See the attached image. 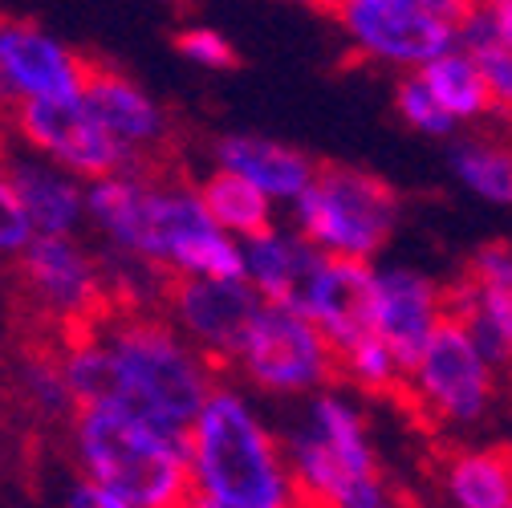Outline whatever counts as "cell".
I'll list each match as a JSON object with an SVG mask.
<instances>
[{"label": "cell", "instance_id": "obj_1", "mask_svg": "<svg viewBox=\"0 0 512 508\" xmlns=\"http://www.w3.org/2000/svg\"><path fill=\"white\" fill-rule=\"evenodd\" d=\"M86 326L110 346L118 362V399L110 407L155 423L191 448V423L212 395V358L191 350L163 317L139 313L135 305H106Z\"/></svg>", "mask_w": 512, "mask_h": 508}, {"label": "cell", "instance_id": "obj_2", "mask_svg": "<svg viewBox=\"0 0 512 508\" xmlns=\"http://www.w3.org/2000/svg\"><path fill=\"white\" fill-rule=\"evenodd\" d=\"M70 427L82 472L135 508H191L200 496L191 476V448L155 423L110 403H86Z\"/></svg>", "mask_w": 512, "mask_h": 508}, {"label": "cell", "instance_id": "obj_3", "mask_svg": "<svg viewBox=\"0 0 512 508\" xmlns=\"http://www.w3.org/2000/svg\"><path fill=\"white\" fill-rule=\"evenodd\" d=\"M196 492L228 508H297V480L281 443L232 391H212L191 423Z\"/></svg>", "mask_w": 512, "mask_h": 508}, {"label": "cell", "instance_id": "obj_4", "mask_svg": "<svg viewBox=\"0 0 512 508\" xmlns=\"http://www.w3.org/2000/svg\"><path fill=\"white\" fill-rule=\"evenodd\" d=\"M297 232H305L330 257L374 261L399 224V196L374 171L322 163L313 183L293 200Z\"/></svg>", "mask_w": 512, "mask_h": 508}, {"label": "cell", "instance_id": "obj_5", "mask_svg": "<svg viewBox=\"0 0 512 508\" xmlns=\"http://www.w3.org/2000/svg\"><path fill=\"white\" fill-rule=\"evenodd\" d=\"M472 9L476 0H338L334 21L358 57L411 74L460 45Z\"/></svg>", "mask_w": 512, "mask_h": 508}, {"label": "cell", "instance_id": "obj_6", "mask_svg": "<svg viewBox=\"0 0 512 508\" xmlns=\"http://www.w3.org/2000/svg\"><path fill=\"white\" fill-rule=\"evenodd\" d=\"M496 370L500 366L480 350L472 330L447 313V322L411 362L403 399L435 427L468 431L484 423L496 403Z\"/></svg>", "mask_w": 512, "mask_h": 508}, {"label": "cell", "instance_id": "obj_7", "mask_svg": "<svg viewBox=\"0 0 512 508\" xmlns=\"http://www.w3.org/2000/svg\"><path fill=\"white\" fill-rule=\"evenodd\" d=\"M236 366L261 391L305 395L326 387L338 374V350L330 346V338L309 313L289 309L281 301H261L240 342Z\"/></svg>", "mask_w": 512, "mask_h": 508}, {"label": "cell", "instance_id": "obj_8", "mask_svg": "<svg viewBox=\"0 0 512 508\" xmlns=\"http://www.w3.org/2000/svg\"><path fill=\"white\" fill-rule=\"evenodd\" d=\"M17 135L53 159L57 167H66L82 179H102L114 171H126L135 163V155L126 151L110 126L94 114L86 94L70 98H21L9 110Z\"/></svg>", "mask_w": 512, "mask_h": 508}, {"label": "cell", "instance_id": "obj_9", "mask_svg": "<svg viewBox=\"0 0 512 508\" xmlns=\"http://www.w3.org/2000/svg\"><path fill=\"white\" fill-rule=\"evenodd\" d=\"M21 285L41 317H57L78 330L106 309V289L98 265L70 240V232H37L21 252Z\"/></svg>", "mask_w": 512, "mask_h": 508}, {"label": "cell", "instance_id": "obj_10", "mask_svg": "<svg viewBox=\"0 0 512 508\" xmlns=\"http://www.w3.org/2000/svg\"><path fill=\"white\" fill-rule=\"evenodd\" d=\"M261 289L248 277H183L175 273L167 281V305L179 330L200 346L212 362H236L240 342L252 326L256 309H261Z\"/></svg>", "mask_w": 512, "mask_h": 508}, {"label": "cell", "instance_id": "obj_11", "mask_svg": "<svg viewBox=\"0 0 512 508\" xmlns=\"http://www.w3.org/2000/svg\"><path fill=\"white\" fill-rule=\"evenodd\" d=\"M90 61L29 21L0 17V114L21 98H70L86 90Z\"/></svg>", "mask_w": 512, "mask_h": 508}, {"label": "cell", "instance_id": "obj_12", "mask_svg": "<svg viewBox=\"0 0 512 508\" xmlns=\"http://www.w3.org/2000/svg\"><path fill=\"white\" fill-rule=\"evenodd\" d=\"M447 313H452V297L427 273L374 269V334L399 354L407 370L447 322Z\"/></svg>", "mask_w": 512, "mask_h": 508}, {"label": "cell", "instance_id": "obj_13", "mask_svg": "<svg viewBox=\"0 0 512 508\" xmlns=\"http://www.w3.org/2000/svg\"><path fill=\"white\" fill-rule=\"evenodd\" d=\"M82 94L94 106V114L114 131V139L135 155L131 167H151L147 155H155L167 143V114L159 110V102L139 82L110 66H98V61H90Z\"/></svg>", "mask_w": 512, "mask_h": 508}, {"label": "cell", "instance_id": "obj_14", "mask_svg": "<svg viewBox=\"0 0 512 508\" xmlns=\"http://www.w3.org/2000/svg\"><path fill=\"white\" fill-rule=\"evenodd\" d=\"M305 313L313 317L330 346L342 354L354 342L374 334V269L370 261L350 257H326L317 285L309 293Z\"/></svg>", "mask_w": 512, "mask_h": 508}, {"label": "cell", "instance_id": "obj_15", "mask_svg": "<svg viewBox=\"0 0 512 508\" xmlns=\"http://www.w3.org/2000/svg\"><path fill=\"white\" fill-rule=\"evenodd\" d=\"M330 252L317 248L305 232H261L244 240V265H248V281L261 289L265 301H281L289 309L309 305V293L317 285Z\"/></svg>", "mask_w": 512, "mask_h": 508}, {"label": "cell", "instance_id": "obj_16", "mask_svg": "<svg viewBox=\"0 0 512 508\" xmlns=\"http://www.w3.org/2000/svg\"><path fill=\"white\" fill-rule=\"evenodd\" d=\"M216 163L252 179L261 192H269L273 200H285L293 204L305 187L313 183L317 167L305 151L289 147V143H277V139H265V135H228L216 143Z\"/></svg>", "mask_w": 512, "mask_h": 508}, {"label": "cell", "instance_id": "obj_17", "mask_svg": "<svg viewBox=\"0 0 512 508\" xmlns=\"http://www.w3.org/2000/svg\"><path fill=\"white\" fill-rule=\"evenodd\" d=\"M439 488L452 508H512V443L443 452Z\"/></svg>", "mask_w": 512, "mask_h": 508}, {"label": "cell", "instance_id": "obj_18", "mask_svg": "<svg viewBox=\"0 0 512 508\" xmlns=\"http://www.w3.org/2000/svg\"><path fill=\"white\" fill-rule=\"evenodd\" d=\"M9 175L37 224V232H74L86 212V192L74 183V171L53 159H9Z\"/></svg>", "mask_w": 512, "mask_h": 508}, {"label": "cell", "instance_id": "obj_19", "mask_svg": "<svg viewBox=\"0 0 512 508\" xmlns=\"http://www.w3.org/2000/svg\"><path fill=\"white\" fill-rule=\"evenodd\" d=\"M447 171L468 196L492 208H512V139L476 131L447 147Z\"/></svg>", "mask_w": 512, "mask_h": 508}, {"label": "cell", "instance_id": "obj_20", "mask_svg": "<svg viewBox=\"0 0 512 508\" xmlns=\"http://www.w3.org/2000/svg\"><path fill=\"white\" fill-rule=\"evenodd\" d=\"M427 90L435 94V102L452 114L464 126H476L484 118H496V106H492V94H488V82L476 66V57L464 49V45H452L447 53L431 57L423 70H415Z\"/></svg>", "mask_w": 512, "mask_h": 508}, {"label": "cell", "instance_id": "obj_21", "mask_svg": "<svg viewBox=\"0 0 512 508\" xmlns=\"http://www.w3.org/2000/svg\"><path fill=\"white\" fill-rule=\"evenodd\" d=\"M200 196H204L212 220H216L224 232L240 236V240L261 236V232L273 228V204H277V200H273L269 192H261V187H256L252 179H244V175H236V171H228V167H216V171L204 179Z\"/></svg>", "mask_w": 512, "mask_h": 508}, {"label": "cell", "instance_id": "obj_22", "mask_svg": "<svg viewBox=\"0 0 512 508\" xmlns=\"http://www.w3.org/2000/svg\"><path fill=\"white\" fill-rule=\"evenodd\" d=\"M447 297L480 350L500 370H512V289H472L468 281H460L456 289H447Z\"/></svg>", "mask_w": 512, "mask_h": 508}, {"label": "cell", "instance_id": "obj_23", "mask_svg": "<svg viewBox=\"0 0 512 508\" xmlns=\"http://www.w3.org/2000/svg\"><path fill=\"white\" fill-rule=\"evenodd\" d=\"M460 45L476 57V66L488 82V94H492V106H496V118L512 122V41H504L492 29V21L480 9H472L460 33Z\"/></svg>", "mask_w": 512, "mask_h": 508}, {"label": "cell", "instance_id": "obj_24", "mask_svg": "<svg viewBox=\"0 0 512 508\" xmlns=\"http://www.w3.org/2000/svg\"><path fill=\"white\" fill-rule=\"evenodd\" d=\"M338 374L346 378L350 387H358L362 395H382L403 399V383H407V366L399 362V354L382 342L378 334L354 342L350 350L338 354Z\"/></svg>", "mask_w": 512, "mask_h": 508}, {"label": "cell", "instance_id": "obj_25", "mask_svg": "<svg viewBox=\"0 0 512 508\" xmlns=\"http://www.w3.org/2000/svg\"><path fill=\"white\" fill-rule=\"evenodd\" d=\"M21 387L29 395V403L49 415V419H74L78 415V399L70 391V378H66V366L49 354H37L21 366Z\"/></svg>", "mask_w": 512, "mask_h": 508}, {"label": "cell", "instance_id": "obj_26", "mask_svg": "<svg viewBox=\"0 0 512 508\" xmlns=\"http://www.w3.org/2000/svg\"><path fill=\"white\" fill-rule=\"evenodd\" d=\"M395 110L411 131H419L427 139H456V131H460V122L435 102V94L427 90V82L415 70L403 74V82L395 86Z\"/></svg>", "mask_w": 512, "mask_h": 508}, {"label": "cell", "instance_id": "obj_27", "mask_svg": "<svg viewBox=\"0 0 512 508\" xmlns=\"http://www.w3.org/2000/svg\"><path fill=\"white\" fill-rule=\"evenodd\" d=\"M33 236H37V224L9 175V163H0V257H21Z\"/></svg>", "mask_w": 512, "mask_h": 508}, {"label": "cell", "instance_id": "obj_28", "mask_svg": "<svg viewBox=\"0 0 512 508\" xmlns=\"http://www.w3.org/2000/svg\"><path fill=\"white\" fill-rule=\"evenodd\" d=\"M175 49L179 57H187L191 66H200V70H232L236 66V49L228 37H220L216 29L208 25H191L175 37Z\"/></svg>", "mask_w": 512, "mask_h": 508}, {"label": "cell", "instance_id": "obj_29", "mask_svg": "<svg viewBox=\"0 0 512 508\" xmlns=\"http://www.w3.org/2000/svg\"><path fill=\"white\" fill-rule=\"evenodd\" d=\"M464 281L472 289H512V244H484L472 252Z\"/></svg>", "mask_w": 512, "mask_h": 508}, {"label": "cell", "instance_id": "obj_30", "mask_svg": "<svg viewBox=\"0 0 512 508\" xmlns=\"http://www.w3.org/2000/svg\"><path fill=\"white\" fill-rule=\"evenodd\" d=\"M70 508H135L126 496H118L114 488H106V484H98V480H78L74 488H70Z\"/></svg>", "mask_w": 512, "mask_h": 508}, {"label": "cell", "instance_id": "obj_31", "mask_svg": "<svg viewBox=\"0 0 512 508\" xmlns=\"http://www.w3.org/2000/svg\"><path fill=\"white\" fill-rule=\"evenodd\" d=\"M476 9L492 21V29L504 41H512V0H476Z\"/></svg>", "mask_w": 512, "mask_h": 508}, {"label": "cell", "instance_id": "obj_32", "mask_svg": "<svg viewBox=\"0 0 512 508\" xmlns=\"http://www.w3.org/2000/svg\"><path fill=\"white\" fill-rule=\"evenodd\" d=\"M293 5H305V9H313V13H330V17H334L338 0H293Z\"/></svg>", "mask_w": 512, "mask_h": 508}, {"label": "cell", "instance_id": "obj_33", "mask_svg": "<svg viewBox=\"0 0 512 508\" xmlns=\"http://www.w3.org/2000/svg\"><path fill=\"white\" fill-rule=\"evenodd\" d=\"M191 508H228V504H216L208 496H196V500H191ZM297 508H305V504H297Z\"/></svg>", "mask_w": 512, "mask_h": 508}]
</instances>
